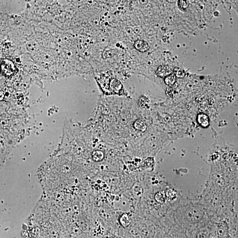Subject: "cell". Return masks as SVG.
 I'll return each mask as SVG.
<instances>
[{
    "mask_svg": "<svg viewBox=\"0 0 238 238\" xmlns=\"http://www.w3.org/2000/svg\"><path fill=\"white\" fill-rule=\"evenodd\" d=\"M174 74L176 77L178 78H184L186 75L185 71L183 69L179 67H176L173 70Z\"/></svg>",
    "mask_w": 238,
    "mask_h": 238,
    "instance_id": "cell-10",
    "label": "cell"
},
{
    "mask_svg": "<svg viewBox=\"0 0 238 238\" xmlns=\"http://www.w3.org/2000/svg\"><path fill=\"white\" fill-rule=\"evenodd\" d=\"M178 6L181 10L185 11L188 8L189 2V1H178Z\"/></svg>",
    "mask_w": 238,
    "mask_h": 238,
    "instance_id": "cell-13",
    "label": "cell"
},
{
    "mask_svg": "<svg viewBox=\"0 0 238 238\" xmlns=\"http://www.w3.org/2000/svg\"><path fill=\"white\" fill-rule=\"evenodd\" d=\"M165 84L168 86H172L177 81V77L174 74H171L165 78Z\"/></svg>",
    "mask_w": 238,
    "mask_h": 238,
    "instance_id": "cell-9",
    "label": "cell"
},
{
    "mask_svg": "<svg viewBox=\"0 0 238 238\" xmlns=\"http://www.w3.org/2000/svg\"><path fill=\"white\" fill-rule=\"evenodd\" d=\"M134 126L136 129L141 132H145L147 129V127L145 123L141 120L136 121L134 123Z\"/></svg>",
    "mask_w": 238,
    "mask_h": 238,
    "instance_id": "cell-8",
    "label": "cell"
},
{
    "mask_svg": "<svg viewBox=\"0 0 238 238\" xmlns=\"http://www.w3.org/2000/svg\"><path fill=\"white\" fill-rule=\"evenodd\" d=\"M197 121L198 124L203 128H206L210 125V120L209 117L206 114L200 113L197 117Z\"/></svg>",
    "mask_w": 238,
    "mask_h": 238,
    "instance_id": "cell-5",
    "label": "cell"
},
{
    "mask_svg": "<svg viewBox=\"0 0 238 238\" xmlns=\"http://www.w3.org/2000/svg\"><path fill=\"white\" fill-rule=\"evenodd\" d=\"M165 193L167 199L169 201H174L177 199V195L174 190L170 189L167 190Z\"/></svg>",
    "mask_w": 238,
    "mask_h": 238,
    "instance_id": "cell-11",
    "label": "cell"
},
{
    "mask_svg": "<svg viewBox=\"0 0 238 238\" xmlns=\"http://www.w3.org/2000/svg\"><path fill=\"white\" fill-rule=\"evenodd\" d=\"M110 87L113 91L116 94H120L123 90V86L121 82L117 79H113L111 81Z\"/></svg>",
    "mask_w": 238,
    "mask_h": 238,
    "instance_id": "cell-4",
    "label": "cell"
},
{
    "mask_svg": "<svg viewBox=\"0 0 238 238\" xmlns=\"http://www.w3.org/2000/svg\"><path fill=\"white\" fill-rule=\"evenodd\" d=\"M155 199L158 203L162 204L165 203L167 200L165 192L164 191H160L157 193L155 195Z\"/></svg>",
    "mask_w": 238,
    "mask_h": 238,
    "instance_id": "cell-6",
    "label": "cell"
},
{
    "mask_svg": "<svg viewBox=\"0 0 238 238\" xmlns=\"http://www.w3.org/2000/svg\"><path fill=\"white\" fill-rule=\"evenodd\" d=\"M121 223L122 225H128L129 224V219L127 214H124L121 217Z\"/></svg>",
    "mask_w": 238,
    "mask_h": 238,
    "instance_id": "cell-14",
    "label": "cell"
},
{
    "mask_svg": "<svg viewBox=\"0 0 238 238\" xmlns=\"http://www.w3.org/2000/svg\"><path fill=\"white\" fill-rule=\"evenodd\" d=\"M134 46L135 48L141 52H145L150 48V44L148 42L144 40H138L136 41L134 43Z\"/></svg>",
    "mask_w": 238,
    "mask_h": 238,
    "instance_id": "cell-3",
    "label": "cell"
},
{
    "mask_svg": "<svg viewBox=\"0 0 238 238\" xmlns=\"http://www.w3.org/2000/svg\"><path fill=\"white\" fill-rule=\"evenodd\" d=\"M149 103V99L147 97L143 96L139 99L138 105L140 107H144L148 105Z\"/></svg>",
    "mask_w": 238,
    "mask_h": 238,
    "instance_id": "cell-12",
    "label": "cell"
},
{
    "mask_svg": "<svg viewBox=\"0 0 238 238\" xmlns=\"http://www.w3.org/2000/svg\"><path fill=\"white\" fill-rule=\"evenodd\" d=\"M1 71L4 75L6 76H11L15 73L16 68L14 64L10 60H3L0 65Z\"/></svg>",
    "mask_w": 238,
    "mask_h": 238,
    "instance_id": "cell-1",
    "label": "cell"
},
{
    "mask_svg": "<svg viewBox=\"0 0 238 238\" xmlns=\"http://www.w3.org/2000/svg\"><path fill=\"white\" fill-rule=\"evenodd\" d=\"M171 67L168 65H161L158 68L156 71L157 76L160 78H165L172 73Z\"/></svg>",
    "mask_w": 238,
    "mask_h": 238,
    "instance_id": "cell-2",
    "label": "cell"
},
{
    "mask_svg": "<svg viewBox=\"0 0 238 238\" xmlns=\"http://www.w3.org/2000/svg\"></svg>",
    "mask_w": 238,
    "mask_h": 238,
    "instance_id": "cell-15",
    "label": "cell"
},
{
    "mask_svg": "<svg viewBox=\"0 0 238 238\" xmlns=\"http://www.w3.org/2000/svg\"><path fill=\"white\" fill-rule=\"evenodd\" d=\"M93 160L95 162H101L104 158V154L101 151H95L93 152Z\"/></svg>",
    "mask_w": 238,
    "mask_h": 238,
    "instance_id": "cell-7",
    "label": "cell"
}]
</instances>
